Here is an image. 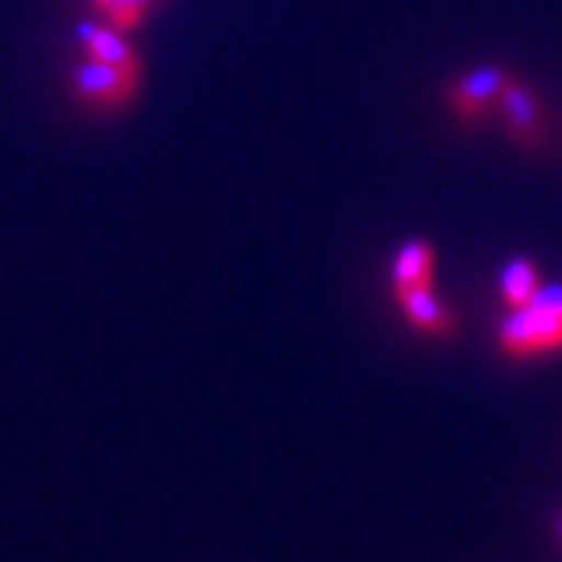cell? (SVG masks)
I'll list each match as a JSON object with an SVG mask.
<instances>
[{"label":"cell","mask_w":562,"mask_h":562,"mask_svg":"<svg viewBox=\"0 0 562 562\" xmlns=\"http://www.w3.org/2000/svg\"><path fill=\"white\" fill-rule=\"evenodd\" d=\"M497 350L516 362L562 353V281L541 284L519 310H506L497 325Z\"/></svg>","instance_id":"2"},{"label":"cell","mask_w":562,"mask_h":562,"mask_svg":"<svg viewBox=\"0 0 562 562\" xmlns=\"http://www.w3.org/2000/svg\"><path fill=\"white\" fill-rule=\"evenodd\" d=\"M81 57L103 63H122V66H140V54L128 35L116 32L106 22H81L79 25Z\"/></svg>","instance_id":"6"},{"label":"cell","mask_w":562,"mask_h":562,"mask_svg":"<svg viewBox=\"0 0 562 562\" xmlns=\"http://www.w3.org/2000/svg\"><path fill=\"white\" fill-rule=\"evenodd\" d=\"M438 254L431 241L409 238L397 247L391 262V294L401 306L403 319L428 338H447L457 331V313L435 294Z\"/></svg>","instance_id":"1"},{"label":"cell","mask_w":562,"mask_h":562,"mask_svg":"<svg viewBox=\"0 0 562 562\" xmlns=\"http://www.w3.org/2000/svg\"><path fill=\"white\" fill-rule=\"evenodd\" d=\"M144 85V63L140 66H122V63H103L91 57H79L69 72V91L72 98L101 113L128 110Z\"/></svg>","instance_id":"3"},{"label":"cell","mask_w":562,"mask_h":562,"mask_svg":"<svg viewBox=\"0 0 562 562\" xmlns=\"http://www.w3.org/2000/svg\"><path fill=\"white\" fill-rule=\"evenodd\" d=\"M509 79H513V76H509L506 69L491 66V63L462 72L460 79L447 88V103H450L453 116L462 122H469V125H479V122H484L487 116H494V113H497V103H501L503 98V88H506V81Z\"/></svg>","instance_id":"4"},{"label":"cell","mask_w":562,"mask_h":562,"mask_svg":"<svg viewBox=\"0 0 562 562\" xmlns=\"http://www.w3.org/2000/svg\"><path fill=\"white\" fill-rule=\"evenodd\" d=\"M88 3H91V10H94V13H103V10L110 7V0H88Z\"/></svg>","instance_id":"9"},{"label":"cell","mask_w":562,"mask_h":562,"mask_svg":"<svg viewBox=\"0 0 562 562\" xmlns=\"http://www.w3.org/2000/svg\"><path fill=\"white\" fill-rule=\"evenodd\" d=\"M501 301L506 310H519L522 303H528L535 294H538V288H541V272H538V266L535 260H528V257H513L509 262H503L501 269Z\"/></svg>","instance_id":"7"},{"label":"cell","mask_w":562,"mask_h":562,"mask_svg":"<svg viewBox=\"0 0 562 562\" xmlns=\"http://www.w3.org/2000/svg\"><path fill=\"white\" fill-rule=\"evenodd\" d=\"M497 116L506 125L509 138L519 147H535L543 135V110L538 94L519 79L506 81L503 98L497 103Z\"/></svg>","instance_id":"5"},{"label":"cell","mask_w":562,"mask_h":562,"mask_svg":"<svg viewBox=\"0 0 562 562\" xmlns=\"http://www.w3.org/2000/svg\"><path fill=\"white\" fill-rule=\"evenodd\" d=\"M560 531H562V522H560Z\"/></svg>","instance_id":"10"},{"label":"cell","mask_w":562,"mask_h":562,"mask_svg":"<svg viewBox=\"0 0 562 562\" xmlns=\"http://www.w3.org/2000/svg\"><path fill=\"white\" fill-rule=\"evenodd\" d=\"M160 0H110V7L103 10L101 16L106 25H113L116 32L128 35V32H135L140 22L150 16V10Z\"/></svg>","instance_id":"8"}]
</instances>
